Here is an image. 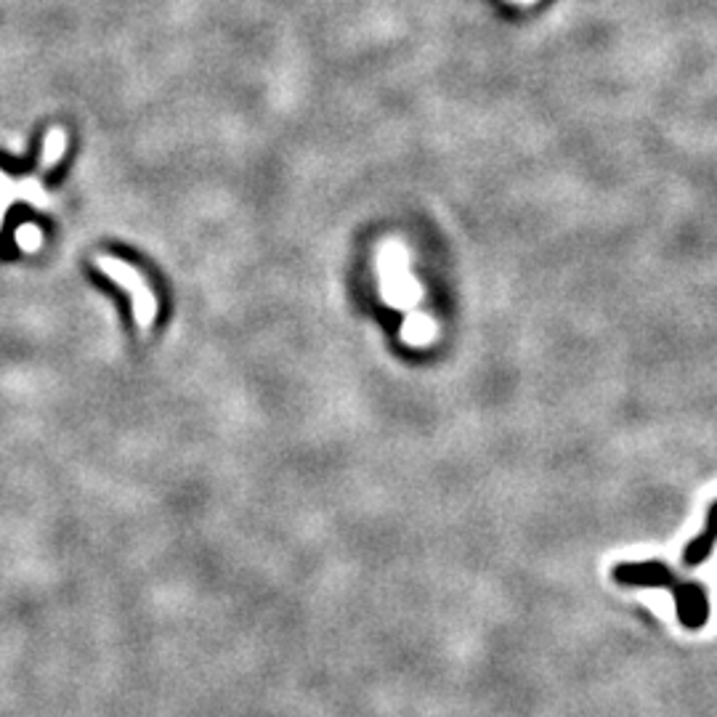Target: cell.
I'll return each mask as SVG.
<instances>
[{"mask_svg": "<svg viewBox=\"0 0 717 717\" xmlns=\"http://www.w3.org/2000/svg\"><path fill=\"white\" fill-rule=\"evenodd\" d=\"M98 269L104 274H109L117 284H122L125 290H130L136 298H133V311H136V319L141 327H149L152 319H154V298H152V290L144 284V279L138 277L136 269H130L128 263H120L114 258H98Z\"/></svg>", "mask_w": 717, "mask_h": 717, "instance_id": "cell-1", "label": "cell"}, {"mask_svg": "<svg viewBox=\"0 0 717 717\" xmlns=\"http://www.w3.org/2000/svg\"><path fill=\"white\" fill-rule=\"evenodd\" d=\"M675 598H678V614L683 620V625L689 627H699L707 622V601H705V590L694 588V585H681L675 588Z\"/></svg>", "mask_w": 717, "mask_h": 717, "instance_id": "cell-2", "label": "cell"}]
</instances>
